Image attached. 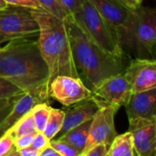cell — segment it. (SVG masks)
Masks as SVG:
<instances>
[{"instance_id":"6da1fadb","label":"cell","mask_w":156,"mask_h":156,"mask_svg":"<svg viewBox=\"0 0 156 156\" xmlns=\"http://www.w3.org/2000/svg\"><path fill=\"white\" fill-rule=\"evenodd\" d=\"M0 77L48 103L50 73L38 40L17 39L0 48Z\"/></svg>"},{"instance_id":"7a4b0ae2","label":"cell","mask_w":156,"mask_h":156,"mask_svg":"<svg viewBox=\"0 0 156 156\" xmlns=\"http://www.w3.org/2000/svg\"><path fill=\"white\" fill-rule=\"evenodd\" d=\"M72 52L80 79L93 91L107 78L125 71L129 60L117 57L93 42L68 16L65 20Z\"/></svg>"},{"instance_id":"3957f363","label":"cell","mask_w":156,"mask_h":156,"mask_svg":"<svg viewBox=\"0 0 156 156\" xmlns=\"http://www.w3.org/2000/svg\"><path fill=\"white\" fill-rule=\"evenodd\" d=\"M39 24V47L50 73L49 86L55 77L67 75L80 78L74 63L65 20L43 9H30Z\"/></svg>"},{"instance_id":"277c9868","label":"cell","mask_w":156,"mask_h":156,"mask_svg":"<svg viewBox=\"0 0 156 156\" xmlns=\"http://www.w3.org/2000/svg\"><path fill=\"white\" fill-rule=\"evenodd\" d=\"M116 35L119 47L127 59H151L156 42V8L140 6L129 10Z\"/></svg>"},{"instance_id":"5b68a950","label":"cell","mask_w":156,"mask_h":156,"mask_svg":"<svg viewBox=\"0 0 156 156\" xmlns=\"http://www.w3.org/2000/svg\"><path fill=\"white\" fill-rule=\"evenodd\" d=\"M71 18L82 31L102 50L114 56L126 58L119 47L115 30L88 0H84L80 9Z\"/></svg>"},{"instance_id":"8992f818","label":"cell","mask_w":156,"mask_h":156,"mask_svg":"<svg viewBox=\"0 0 156 156\" xmlns=\"http://www.w3.org/2000/svg\"><path fill=\"white\" fill-rule=\"evenodd\" d=\"M40 27L30 9L8 6L0 11V42L39 34Z\"/></svg>"},{"instance_id":"52a82bcc","label":"cell","mask_w":156,"mask_h":156,"mask_svg":"<svg viewBox=\"0 0 156 156\" xmlns=\"http://www.w3.org/2000/svg\"><path fill=\"white\" fill-rule=\"evenodd\" d=\"M119 109V108L108 104H102L100 106L92 119L87 146L83 152L98 144H105L110 147L119 135L114 122L115 115Z\"/></svg>"},{"instance_id":"ba28073f","label":"cell","mask_w":156,"mask_h":156,"mask_svg":"<svg viewBox=\"0 0 156 156\" xmlns=\"http://www.w3.org/2000/svg\"><path fill=\"white\" fill-rule=\"evenodd\" d=\"M49 95L64 107H68L92 97V91L80 78L60 75L51 82Z\"/></svg>"},{"instance_id":"9c48e42d","label":"cell","mask_w":156,"mask_h":156,"mask_svg":"<svg viewBox=\"0 0 156 156\" xmlns=\"http://www.w3.org/2000/svg\"><path fill=\"white\" fill-rule=\"evenodd\" d=\"M123 73L107 78L92 91L100 105L108 104L119 108L128 103L132 91Z\"/></svg>"},{"instance_id":"30bf717a","label":"cell","mask_w":156,"mask_h":156,"mask_svg":"<svg viewBox=\"0 0 156 156\" xmlns=\"http://www.w3.org/2000/svg\"><path fill=\"white\" fill-rule=\"evenodd\" d=\"M123 74L132 93L147 91L156 87V60L131 59Z\"/></svg>"},{"instance_id":"8fae6325","label":"cell","mask_w":156,"mask_h":156,"mask_svg":"<svg viewBox=\"0 0 156 156\" xmlns=\"http://www.w3.org/2000/svg\"><path fill=\"white\" fill-rule=\"evenodd\" d=\"M134 148L140 156H154L156 153V118H134L129 119V130Z\"/></svg>"},{"instance_id":"7c38bea8","label":"cell","mask_w":156,"mask_h":156,"mask_svg":"<svg viewBox=\"0 0 156 156\" xmlns=\"http://www.w3.org/2000/svg\"><path fill=\"white\" fill-rule=\"evenodd\" d=\"M100 104L98 99L93 96L81 100L77 103H74L71 106H68L66 109H64V119L63 124L56 135V139L62 136L68 130L81 125L82 123L93 119L97 111L100 108Z\"/></svg>"},{"instance_id":"4fadbf2b","label":"cell","mask_w":156,"mask_h":156,"mask_svg":"<svg viewBox=\"0 0 156 156\" xmlns=\"http://www.w3.org/2000/svg\"><path fill=\"white\" fill-rule=\"evenodd\" d=\"M128 119L156 118V87L139 93H132L124 106Z\"/></svg>"},{"instance_id":"5bb4252c","label":"cell","mask_w":156,"mask_h":156,"mask_svg":"<svg viewBox=\"0 0 156 156\" xmlns=\"http://www.w3.org/2000/svg\"><path fill=\"white\" fill-rule=\"evenodd\" d=\"M42 103L37 97L30 93H24L18 97L12 109L7 117L0 122V138L3 137L13 126L27 113H29L35 105Z\"/></svg>"},{"instance_id":"9a60e30c","label":"cell","mask_w":156,"mask_h":156,"mask_svg":"<svg viewBox=\"0 0 156 156\" xmlns=\"http://www.w3.org/2000/svg\"><path fill=\"white\" fill-rule=\"evenodd\" d=\"M88 1L105 19L115 32L124 23L129 12V10L122 6L118 0H88Z\"/></svg>"},{"instance_id":"2e32d148","label":"cell","mask_w":156,"mask_h":156,"mask_svg":"<svg viewBox=\"0 0 156 156\" xmlns=\"http://www.w3.org/2000/svg\"><path fill=\"white\" fill-rule=\"evenodd\" d=\"M91 122H92V119L86 121L82 123L81 125L68 130L62 136L58 138V140H61L70 144L76 151H79L81 155V153L85 151L86 146H87Z\"/></svg>"},{"instance_id":"e0dca14e","label":"cell","mask_w":156,"mask_h":156,"mask_svg":"<svg viewBox=\"0 0 156 156\" xmlns=\"http://www.w3.org/2000/svg\"><path fill=\"white\" fill-rule=\"evenodd\" d=\"M108 156H140L134 148L132 137L129 131L116 137L108 149Z\"/></svg>"},{"instance_id":"ac0fdd59","label":"cell","mask_w":156,"mask_h":156,"mask_svg":"<svg viewBox=\"0 0 156 156\" xmlns=\"http://www.w3.org/2000/svg\"><path fill=\"white\" fill-rule=\"evenodd\" d=\"M64 119V111L58 108H51L50 116L43 130L44 135L49 139H54L61 130Z\"/></svg>"},{"instance_id":"d6986e66","label":"cell","mask_w":156,"mask_h":156,"mask_svg":"<svg viewBox=\"0 0 156 156\" xmlns=\"http://www.w3.org/2000/svg\"><path fill=\"white\" fill-rule=\"evenodd\" d=\"M9 131L10 132V134L13 136L14 139L23 135L36 134L38 131L30 111L27 113L25 116H23Z\"/></svg>"},{"instance_id":"ffe728a7","label":"cell","mask_w":156,"mask_h":156,"mask_svg":"<svg viewBox=\"0 0 156 156\" xmlns=\"http://www.w3.org/2000/svg\"><path fill=\"white\" fill-rule=\"evenodd\" d=\"M51 108L48 103H39L30 110L38 132H43L50 116Z\"/></svg>"},{"instance_id":"44dd1931","label":"cell","mask_w":156,"mask_h":156,"mask_svg":"<svg viewBox=\"0 0 156 156\" xmlns=\"http://www.w3.org/2000/svg\"><path fill=\"white\" fill-rule=\"evenodd\" d=\"M41 9L57 17L60 20H65L68 14L62 8L59 0H36Z\"/></svg>"},{"instance_id":"7402d4cb","label":"cell","mask_w":156,"mask_h":156,"mask_svg":"<svg viewBox=\"0 0 156 156\" xmlns=\"http://www.w3.org/2000/svg\"><path fill=\"white\" fill-rule=\"evenodd\" d=\"M24 93L25 92L19 87L15 86L5 78L0 77V100L19 97Z\"/></svg>"},{"instance_id":"603a6c76","label":"cell","mask_w":156,"mask_h":156,"mask_svg":"<svg viewBox=\"0 0 156 156\" xmlns=\"http://www.w3.org/2000/svg\"><path fill=\"white\" fill-rule=\"evenodd\" d=\"M50 146L62 156H80V152L65 141L58 139L50 140Z\"/></svg>"},{"instance_id":"cb8c5ba5","label":"cell","mask_w":156,"mask_h":156,"mask_svg":"<svg viewBox=\"0 0 156 156\" xmlns=\"http://www.w3.org/2000/svg\"><path fill=\"white\" fill-rule=\"evenodd\" d=\"M16 147L14 144V138L10 134V132L8 131L3 137L0 138V156H5L9 154Z\"/></svg>"},{"instance_id":"d4e9b609","label":"cell","mask_w":156,"mask_h":156,"mask_svg":"<svg viewBox=\"0 0 156 156\" xmlns=\"http://www.w3.org/2000/svg\"><path fill=\"white\" fill-rule=\"evenodd\" d=\"M68 16H73L80 9L84 0H59Z\"/></svg>"},{"instance_id":"484cf974","label":"cell","mask_w":156,"mask_h":156,"mask_svg":"<svg viewBox=\"0 0 156 156\" xmlns=\"http://www.w3.org/2000/svg\"><path fill=\"white\" fill-rule=\"evenodd\" d=\"M50 146V140L44 135L43 132H37L34 136L31 147L42 151L44 149Z\"/></svg>"},{"instance_id":"4316f807","label":"cell","mask_w":156,"mask_h":156,"mask_svg":"<svg viewBox=\"0 0 156 156\" xmlns=\"http://www.w3.org/2000/svg\"><path fill=\"white\" fill-rule=\"evenodd\" d=\"M9 6L22 7L30 9H41L36 0H4Z\"/></svg>"},{"instance_id":"83f0119b","label":"cell","mask_w":156,"mask_h":156,"mask_svg":"<svg viewBox=\"0 0 156 156\" xmlns=\"http://www.w3.org/2000/svg\"><path fill=\"white\" fill-rule=\"evenodd\" d=\"M108 149L109 147L105 144H98L81 153L80 156H106L108 154Z\"/></svg>"},{"instance_id":"f1b7e54d","label":"cell","mask_w":156,"mask_h":156,"mask_svg":"<svg viewBox=\"0 0 156 156\" xmlns=\"http://www.w3.org/2000/svg\"><path fill=\"white\" fill-rule=\"evenodd\" d=\"M35 134H28V135H23L20 137H18L14 139V144L17 150L24 149L30 147L33 141Z\"/></svg>"},{"instance_id":"f546056e","label":"cell","mask_w":156,"mask_h":156,"mask_svg":"<svg viewBox=\"0 0 156 156\" xmlns=\"http://www.w3.org/2000/svg\"><path fill=\"white\" fill-rule=\"evenodd\" d=\"M118 1L129 10H132L140 7L143 0H118Z\"/></svg>"},{"instance_id":"4dcf8cb0","label":"cell","mask_w":156,"mask_h":156,"mask_svg":"<svg viewBox=\"0 0 156 156\" xmlns=\"http://www.w3.org/2000/svg\"><path fill=\"white\" fill-rule=\"evenodd\" d=\"M20 156H40L41 151H38L34 148H32L31 146L30 147H28V148H24V149H20V150H18Z\"/></svg>"},{"instance_id":"1f68e13d","label":"cell","mask_w":156,"mask_h":156,"mask_svg":"<svg viewBox=\"0 0 156 156\" xmlns=\"http://www.w3.org/2000/svg\"><path fill=\"white\" fill-rule=\"evenodd\" d=\"M20 97V96H19ZM18 98V97H16V98H13V100L7 106V107H5L4 108H2L1 110H0V122H1L6 117H7V115L10 112V110L12 109V108H13V105H14V103H15V101H16V99Z\"/></svg>"},{"instance_id":"d6a6232c","label":"cell","mask_w":156,"mask_h":156,"mask_svg":"<svg viewBox=\"0 0 156 156\" xmlns=\"http://www.w3.org/2000/svg\"><path fill=\"white\" fill-rule=\"evenodd\" d=\"M40 156H62V155H60L53 148L49 146L41 151Z\"/></svg>"},{"instance_id":"836d02e7","label":"cell","mask_w":156,"mask_h":156,"mask_svg":"<svg viewBox=\"0 0 156 156\" xmlns=\"http://www.w3.org/2000/svg\"><path fill=\"white\" fill-rule=\"evenodd\" d=\"M15 98H16V97H15ZM13 98H9V99H1V100H0V110H1L2 108H4L5 107H7V106L13 100Z\"/></svg>"},{"instance_id":"e575fe53","label":"cell","mask_w":156,"mask_h":156,"mask_svg":"<svg viewBox=\"0 0 156 156\" xmlns=\"http://www.w3.org/2000/svg\"><path fill=\"white\" fill-rule=\"evenodd\" d=\"M6 156H20V154L19 151L15 148V149H14V150H12L9 154H7Z\"/></svg>"},{"instance_id":"d590c367","label":"cell","mask_w":156,"mask_h":156,"mask_svg":"<svg viewBox=\"0 0 156 156\" xmlns=\"http://www.w3.org/2000/svg\"><path fill=\"white\" fill-rule=\"evenodd\" d=\"M8 6H9V5L4 1V0H0V11L3 10V9H5Z\"/></svg>"},{"instance_id":"8d00e7d4","label":"cell","mask_w":156,"mask_h":156,"mask_svg":"<svg viewBox=\"0 0 156 156\" xmlns=\"http://www.w3.org/2000/svg\"><path fill=\"white\" fill-rule=\"evenodd\" d=\"M151 59H154L156 60V42L153 46V49H152V52H151Z\"/></svg>"},{"instance_id":"74e56055","label":"cell","mask_w":156,"mask_h":156,"mask_svg":"<svg viewBox=\"0 0 156 156\" xmlns=\"http://www.w3.org/2000/svg\"><path fill=\"white\" fill-rule=\"evenodd\" d=\"M154 156H156V153H155V155H154Z\"/></svg>"},{"instance_id":"f35d334b","label":"cell","mask_w":156,"mask_h":156,"mask_svg":"<svg viewBox=\"0 0 156 156\" xmlns=\"http://www.w3.org/2000/svg\"><path fill=\"white\" fill-rule=\"evenodd\" d=\"M106 156H108V154H107V155H106Z\"/></svg>"},{"instance_id":"ab89813d","label":"cell","mask_w":156,"mask_h":156,"mask_svg":"<svg viewBox=\"0 0 156 156\" xmlns=\"http://www.w3.org/2000/svg\"><path fill=\"white\" fill-rule=\"evenodd\" d=\"M5 156H6V155H5Z\"/></svg>"}]
</instances>
